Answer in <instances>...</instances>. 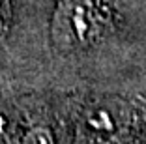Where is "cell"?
<instances>
[{"label":"cell","instance_id":"6da1fadb","mask_svg":"<svg viewBox=\"0 0 146 144\" xmlns=\"http://www.w3.org/2000/svg\"><path fill=\"white\" fill-rule=\"evenodd\" d=\"M105 17L94 0H62L54 13V39L62 45L92 41L103 28Z\"/></svg>","mask_w":146,"mask_h":144}]
</instances>
